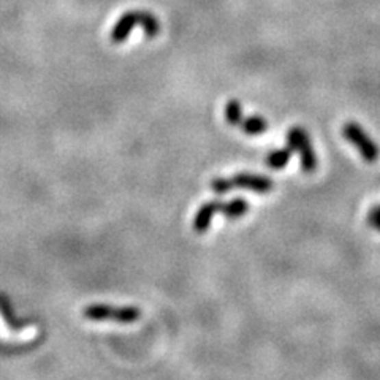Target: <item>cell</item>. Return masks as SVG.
I'll list each match as a JSON object with an SVG mask.
<instances>
[{
	"label": "cell",
	"instance_id": "obj_1",
	"mask_svg": "<svg viewBox=\"0 0 380 380\" xmlns=\"http://www.w3.org/2000/svg\"><path fill=\"white\" fill-rule=\"evenodd\" d=\"M138 25L144 30V35L148 38H154L160 32L159 19L151 12H146V10H130V12H125L118 19V23L114 24L110 35L111 42L124 43L127 37L131 34V30L138 27Z\"/></svg>",
	"mask_w": 380,
	"mask_h": 380
},
{
	"label": "cell",
	"instance_id": "obj_2",
	"mask_svg": "<svg viewBox=\"0 0 380 380\" xmlns=\"http://www.w3.org/2000/svg\"><path fill=\"white\" fill-rule=\"evenodd\" d=\"M235 187H241V189H249L255 194H270L275 187L270 177L262 175H251V173H240L233 177H216L211 181V189L216 194L224 195L227 192H231Z\"/></svg>",
	"mask_w": 380,
	"mask_h": 380
},
{
	"label": "cell",
	"instance_id": "obj_3",
	"mask_svg": "<svg viewBox=\"0 0 380 380\" xmlns=\"http://www.w3.org/2000/svg\"><path fill=\"white\" fill-rule=\"evenodd\" d=\"M84 318L92 322H118V323H134L140 320L141 311L134 306L111 307L105 304H90L84 307Z\"/></svg>",
	"mask_w": 380,
	"mask_h": 380
},
{
	"label": "cell",
	"instance_id": "obj_4",
	"mask_svg": "<svg viewBox=\"0 0 380 380\" xmlns=\"http://www.w3.org/2000/svg\"><path fill=\"white\" fill-rule=\"evenodd\" d=\"M342 134L349 143L357 146L359 154L366 162H376L380 155L377 144L371 140V136L364 134V130L357 123H347L342 127Z\"/></svg>",
	"mask_w": 380,
	"mask_h": 380
},
{
	"label": "cell",
	"instance_id": "obj_5",
	"mask_svg": "<svg viewBox=\"0 0 380 380\" xmlns=\"http://www.w3.org/2000/svg\"><path fill=\"white\" fill-rule=\"evenodd\" d=\"M222 207H224V201H220V200H212V201L205 203V205H201L200 210L197 211L195 219H194L195 233H199V235L206 233L207 228H210V225H211L212 217L216 216V212L222 211Z\"/></svg>",
	"mask_w": 380,
	"mask_h": 380
},
{
	"label": "cell",
	"instance_id": "obj_6",
	"mask_svg": "<svg viewBox=\"0 0 380 380\" xmlns=\"http://www.w3.org/2000/svg\"><path fill=\"white\" fill-rule=\"evenodd\" d=\"M307 143H311V138H309L307 131L301 127H292L287 131V148L292 152H298Z\"/></svg>",
	"mask_w": 380,
	"mask_h": 380
},
{
	"label": "cell",
	"instance_id": "obj_7",
	"mask_svg": "<svg viewBox=\"0 0 380 380\" xmlns=\"http://www.w3.org/2000/svg\"><path fill=\"white\" fill-rule=\"evenodd\" d=\"M0 312H2L5 322H7L13 329H16V331L32 323V320H18L12 309V304H10V301L3 295H0Z\"/></svg>",
	"mask_w": 380,
	"mask_h": 380
},
{
	"label": "cell",
	"instance_id": "obj_8",
	"mask_svg": "<svg viewBox=\"0 0 380 380\" xmlns=\"http://www.w3.org/2000/svg\"><path fill=\"white\" fill-rule=\"evenodd\" d=\"M249 210V203L244 199H233L231 201L224 203V207H222V212H224L227 219L230 220H235V219H240Z\"/></svg>",
	"mask_w": 380,
	"mask_h": 380
},
{
	"label": "cell",
	"instance_id": "obj_9",
	"mask_svg": "<svg viewBox=\"0 0 380 380\" xmlns=\"http://www.w3.org/2000/svg\"><path fill=\"white\" fill-rule=\"evenodd\" d=\"M240 129L246 135H260L268 130V121L262 116H251V118H244L241 121Z\"/></svg>",
	"mask_w": 380,
	"mask_h": 380
},
{
	"label": "cell",
	"instance_id": "obj_10",
	"mask_svg": "<svg viewBox=\"0 0 380 380\" xmlns=\"http://www.w3.org/2000/svg\"><path fill=\"white\" fill-rule=\"evenodd\" d=\"M292 154L293 152L288 148L275 149L266 155L265 162H266V165L273 170H282V168H286V165L288 164V160H290Z\"/></svg>",
	"mask_w": 380,
	"mask_h": 380
},
{
	"label": "cell",
	"instance_id": "obj_11",
	"mask_svg": "<svg viewBox=\"0 0 380 380\" xmlns=\"http://www.w3.org/2000/svg\"><path fill=\"white\" fill-rule=\"evenodd\" d=\"M224 114H225V121H227L228 124L235 125V127H240L241 121L244 119V113H242L241 101L236 100V99L228 100L227 105H225Z\"/></svg>",
	"mask_w": 380,
	"mask_h": 380
},
{
	"label": "cell",
	"instance_id": "obj_12",
	"mask_svg": "<svg viewBox=\"0 0 380 380\" xmlns=\"http://www.w3.org/2000/svg\"><path fill=\"white\" fill-rule=\"evenodd\" d=\"M298 154H300L301 170L304 171V173H312V171H316L318 159H317L316 152H314V149H312L311 143L303 146V148L298 151Z\"/></svg>",
	"mask_w": 380,
	"mask_h": 380
},
{
	"label": "cell",
	"instance_id": "obj_13",
	"mask_svg": "<svg viewBox=\"0 0 380 380\" xmlns=\"http://www.w3.org/2000/svg\"><path fill=\"white\" fill-rule=\"evenodd\" d=\"M368 224L371 225L374 230L380 231V206H374L372 210L368 212Z\"/></svg>",
	"mask_w": 380,
	"mask_h": 380
}]
</instances>
